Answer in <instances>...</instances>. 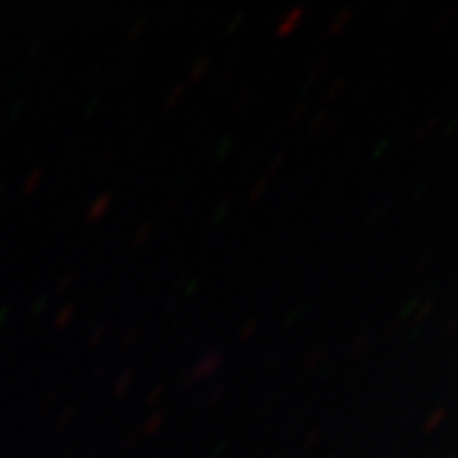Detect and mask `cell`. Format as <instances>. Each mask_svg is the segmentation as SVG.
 Wrapping results in <instances>:
<instances>
[{
  "mask_svg": "<svg viewBox=\"0 0 458 458\" xmlns=\"http://www.w3.org/2000/svg\"><path fill=\"white\" fill-rule=\"evenodd\" d=\"M223 360V351H208V353H204V356L190 368V372H187V384H194V381L204 379L208 374H216V369H220Z\"/></svg>",
  "mask_w": 458,
  "mask_h": 458,
  "instance_id": "cell-1",
  "label": "cell"
},
{
  "mask_svg": "<svg viewBox=\"0 0 458 458\" xmlns=\"http://www.w3.org/2000/svg\"><path fill=\"white\" fill-rule=\"evenodd\" d=\"M301 17H304V5H293V7H290L288 13H285L284 17L278 19L276 36H288V33H293V30L297 29V24H300Z\"/></svg>",
  "mask_w": 458,
  "mask_h": 458,
  "instance_id": "cell-2",
  "label": "cell"
},
{
  "mask_svg": "<svg viewBox=\"0 0 458 458\" xmlns=\"http://www.w3.org/2000/svg\"><path fill=\"white\" fill-rule=\"evenodd\" d=\"M110 204H113V194H110V192H103V194H98L97 199L91 201V206H89V208H87L85 217H87V220H89V223H94V220H98V217H101L103 213L108 211V208H110Z\"/></svg>",
  "mask_w": 458,
  "mask_h": 458,
  "instance_id": "cell-3",
  "label": "cell"
},
{
  "mask_svg": "<svg viewBox=\"0 0 458 458\" xmlns=\"http://www.w3.org/2000/svg\"><path fill=\"white\" fill-rule=\"evenodd\" d=\"M351 14H353V7H351V5L342 7V10L335 14V19L330 21V26H327V36H337L339 30H342V26L351 19Z\"/></svg>",
  "mask_w": 458,
  "mask_h": 458,
  "instance_id": "cell-4",
  "label": "cell"
},
{
  "mask_svg": "<svg viewBox=\"0 0 458 458\" xmlns=\"http://www.w3.org/2000/svg\"><path fill=\"white\" fill-rule=\"evenodd\" d=\"M72 314H75V307H72V304H66V307H61L59 314H56V318H55V327H56V330H61V327H66L68 323H71Z\"/></svg>",
  "mask_w": 458,
  "mask_h": 458,
  "instance_id": "cell-5",
  "label": "cell"
},
{
  "mask_svg": "<svg viewBox=\"0 0 458 458\" xmlns=\"http://www.w3.org/2000/svg\"><path fill=\"white\" fill-rule=\"evenodd\" d=\"M445 416H446V407H437V410L430 411V416L423 421V430H435V426L437 423L445 421Z\"/></svg>",
  "mask_w": 458,
  "mask_h": 458,
  "instance_id": "cell-6",
  "label": "cell"
},
{
  "mask_svg": "<svg viewBox=\"0 0 458 458\" xmlns=\"http://www.w3.org/2000/svg\"><path fill=\"white\" fill-rule=\"evenodd\" d=\"M164 419H166V414H164L162 410L159 411H155V414L150 416V419H148V423H145V433H157L159 428H162V423H164Z\"/></svg>",
  "mask_w": 458,
  "mask_h": 458,
  "instance_id": "cell-7",
  "label": "cell"
},
{
  "mask_svg": "<svg viewBox=\"0 0 458 458\" xmlns=\"http://www.w3.org/2000/svg\"><path fill=\"white\" fill-rule=\"evenodd\" d=\"M129 384H131V369H124V372L117 377V381H114V388H113L114 395H122V393L129 388Z\"/></svg>",
  "mask_w": 458,
  "mask_h": 458,
  "instance_id": "cell-8",
  "label": "cell"
},
{
  "mask_svg": "<svg viewBox=\"0 0 458 458\" xmlns=\"http://www.w3.org/2000/svg\"><path fill=\"white\" fill-rule=\"evenodd\" d=\"M40 178H43V169H40V166H36V169H30L29 178H26V182H24V192L26 194L33 192V190H36V187H38V182H40Z\"/></svg>",
  "mask_w": 458,
  "mask_h": 458,
  "instance_id": "cell-9",
  "label": "cell"
},
{
  "mask_svg": "<svg viewBox=\"0 0 458 458\" xmlns=\"http://www.w3.org/2000/svg\"><path fill=\"white\" fill-rule=\"evenodd\" d=\"M208 64H211V61H208V56H206V55L199 56V59L192 64V68H190V78H192V80L201 78V75L206 72V68H208Z\"/></svg>",
  "mask_w": 458,
  "mask_h": 458,
  "instance_id": "cell-10",
  "label": "cell"
},
{
  "mask_svg": "<svg viewBox=\"0 0 458 458\" xmlns=\"http://www.w3.org/2000/svg\"><path fill=\"white\" fill-rule=\"evenodd\" d=\"M140 330H143V326H140V323H136V326H133L131 330L124 332V337L120 339V346H122V349H127V346H131V344L136 342V339H139Z\"/></svg>",
  "mask_w": 458,
  "mask_h": 458,
  "instance_id": "cell-11",
  "label": "cell"
},
{
  "mask_svg": "<svg viewBox=\"0 0 458 458\" xmlns=\"http://www.w3.org/2000/svg\"><path fill=\"white\" fill-rule=\"evenodd\" d=\"M182 89H185V82H175V85L171 87L169 97H166V101H164V106H166V108H174L175 101H178V98H181Z\"/></svg>",
  "mask_w": 458,
  "mask_h": 458,
  "instance_id": "cell-12",
  "label": "cell"
},
{
  "mask_svg": "<svg viewBox=\"0 0 458 458\" xmlns=\"http://www.w3.org/2000/svg\"><path fill=\"white\" fill-rule=\"evenodd\" d=\"M106 332H108V326H106V323H98L89 335V346H98V344L103 342V337H106Z\"/></svg>",
  "mask_w": 458,
  "mask_h": 458,
  "instance_id": "cell-13",
  "label": "cell"
},
{
  "mask_svg": "<svg viewBox=\"0 0 458 458\" xmlns=\"http://www.w3.org/2000/svg\"><path fill=\"white\" fill-rule=\"evenodd\" d=\"M150 232H152V223L140 225V227L136 229V234H133V243H136V246H140V243L148 239V234H150Z\"/></svg>",
  "mask_w": 458,
  "mask_h": 458,
  "instance_id": "cell-14",
  "label": "cell"
},
{
  "mask_svg": "<svg viewBox=\"0 0 458 458\" xmlns=\"http://www.w3.org/2000/svg\"><path fill=\"white\" fill-rule=\"evenodd\" d=\"M267 182H269V178H267V175H262V178H259L258 182H255L253 187H250V194H248V197H250V199H258L259 194L265 192V187H267Z\"/></svg>",
  "mask_w": 458,
  "mask_h": 458,
  "instance_id": "cell-15",
  "label": "cell"
},
{
  "mask_svg": "<svg viewBox=\"0 0 458 458\" xmlns=\"http://www.w3.org/2000/svg\"><path fill=\"white\" fill-rule=\"evenodd\" d=\"M255 330H258V318H248V323L242 327V332H239V339H248Z\"/></svg>",
  "mask_w": 458,
  "mask_h": 458,
  "instance_id": "cell-16",
  "label": "cell"
},
{
  "mask_svg": "<svg viewBox=\"0 0 458 458\" xmlns=\"http://www.w3.org/2000/svg\"><path fill=\"white\" fill-rule=\"evenodd\" d=\"M344 85H346V78H344V75H339V78L335 80V82H332V87H330V89H327L326 98H335V97H337V91L342 89Z\"/></svg>",
  "mask_w": 458,
  "mask_h": 458,
  "instance_id": "cell-17",
  "label": "cell"
},
{
  "mask_svg": "<svg viewBox=\"0 0 458 458\" xmlns=\"http://www.w3.org/2000/svg\"><path fill=\"white\" fill-rule=\"evenodd\" d=\"M320 356H323V349H316V351H311V353H309V358H307V362H304V368L314 369L316 365H318Z\"/></svg>",
  "mask_w": 458,
  "mask_h": 458,
  "instance_id": "cell-18",
  "label": "cell"
},
{
  "mask_svg": "<svg viewBox=\"0 0 458 458\" xmlns=\"http://www.w3.org/2000/svg\"><path fill=\"white\" fill-rule=\"evenodd\" d=\"M284 159H285V152H284V150H281V152H276V157H274L272 162H269V166H267V174H265L267 178H269V175H272L274 171L278 169V164L284 162Z\"/></svg>",
  "mask_w": 458,
  "mask_h": 458,
  "instance_id": "cell-19",
  "label": "cell"
},
{
  "mask_svg": "<svg viewBox=\"0 0 458 458\" xmlns=\"http://www.w3.org/2000/svg\"><path fill=\"white\" fill-rule=\"evenodd\" d=\"M368 342H369V335H360V337L356 339V344L351 346V356H358V351H360L362 346H368Z\"/></svg>",
  "mask_w": 458,
  "mask_h": 458,
  "instance_id": "cell-20",
  "label": "cell"
},
{
  "mask_svg": "<svg viewBox=\"0 0 458 458\" xmlns=\"http://www.w3.org/2000/svg\"><path fill=\"white\" fill-rule=\"evenodd\" d=\"M75 410H78V407H75V404H71V407H68V410L59 416V421H56V428H61V426H64V423L71 421L72 414H75Z\"/></svg>",
  "mask_w": 458,
  "mask_h": 458,
  "instance_id": "cell-21",
  "label": "cell"
},
{
  "mask_svg": "<svg viewBox=\"0 0 458 458\" xmlns=\"http://www.w3.org/2000/svg\"><path fill=\"white\" fill-rule=\"evenodd\" d=\"M307 106H309V103H307V101H301V103H300V106H297V108H295V110H293V114H290V117H288V124H295V122H297V120H300V114H301V113H304V110H307Z\"/></svg>",
  "mask_w": 458,
  "mask_h": 458,
  "instance_id": "cell-22",
  "label": "cell"
},
{
  "mask_svg": "<svg viewBox=\"0 0 458 458\" xmlns=\"http://www.w3.org/2000/svg\"><path fill=\"white\" fill-rule=\"evenodd\" d=\"M164 388H166V386H164V384H159V386H155V388H152V391H150V395H148V404L157 403V400L162 398Z\"/></svg>",
  "mask_w": 458,
  "mask_h": 458,
  "instance_id": "cell-23",
  "label": "cell"
},
{
  "mask_svg": "<svg viewBox=\"0 0 458 458\" xmlns=\"http://www.w3.org/2000/svg\"><path fill=\"white\" fill-rule=\"evenodd\" d=\"M72 278H75V272H68V274H64V276H61V281H59V290H61V293L71 288Z\"/></svg>",
  "mask_w": 458,
  "mask_h": 458,
  "instance_id": "cell-24",
  "label": "cell"
},
{
  "mask_svg": "<svg viewBox=\"0 0 458 458\" xmlns=\"http://www.w3.org/2000/svg\"><path fill=\"white\" fill-rule=\"evenodd\" d=\"M435 124H437V114H435V117H430V120L426 122V124H423V127L419 129V131H416V136H426V133H428L430 129L435 127Z\"/></svg>",
  "mask_w": 458,
  "mask_h": 458,
  "instance_id": "cell-25",
  "label": "cell"
},
{
  "mask_svg": "<svg viewBox=\"0 0 458 458\" xmlns=\"http://www.w3.org/2000/svg\"><path fill=\"white\" fill-rule=\"evenodd\" d=\"M326 117H327V113H326V110H320V113L316 114V117H314V122H311V124H309V131H316V127H318L320 122L326 120Z\"/></svg>",
  "mask_w": 458,
  "mask_h": 458,
  "instance_id": "cell-26",
  "label": "cell"
},
{
  "mask_svg": "<svg viewBox=\"0 0 458 458\" xmlns=\"http://www.w3.org/2000/svg\"><path fill=\"white\" fill-rule=\"evenodd\" d=\"M430 309H433V300H426V304H423V309H419V314H416V320H423V318H426V314H428Z\"/></svg>",
  "mask_w": 458,
  "mask_h": 458,
  "instance_id": "cell-27",
  "label": "cell"
},
{
  "mask_svg": "<svg viewBox=\"0 0 458 458\" xmlns=\"http://www.w3.org/2000/svg\"><path fill=\"white\" fill-rule=\"evenodd\" d=\"M145 19H148V17H145V14H140V17H136V21H133V29H131V36H136V33H139V30L143 29V26H145Z\"/></svg>",
  "mask_w": 458,
  "mask_h": 458,
  "instance_id": "cell-28",
  "label": "cell"
},
{
  "mask_svg": "<svg viewBox=\"0 0 458 458\" xmlns=\"http://www.w3.org/2000/svg\"><path fill=\"white\" fill-rule=\"evenodd\" d=\"M225 388H227V384H220V386H217L216 391H213L211 403H216V400H220V395H223V393H225Z\"/></svg>",
  "mask_w": 458,
  "mask_h": 458,
  "instance_id": "cell-29",
  "label": "cell"
},
{
  "mask_svg": "<svg viewBox=\"0 0 458 458\" xmlns=\"http://www.w3.org/2000/svg\"><path fill=\"white\" fill-rule=\"evenodd\" d=\"M318 435H320V428L311 430V435H309V437H307V445H314V442L318 440Z\"/></svg>",
  "mask_w": 458,
  "mask_h": 458,
  "instance_id": "cell-30",
  "label": "cell"
}]
</instances>
